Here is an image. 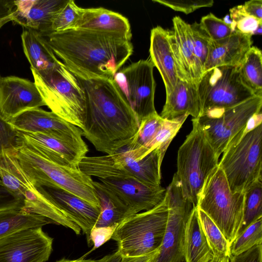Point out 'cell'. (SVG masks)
Instances as JSON below:
<instances>
[{"mask_svg":"<svg viewBox=\"0 0 262 262\" xmlns=\"http://www.w3.org/2000/svg\"><path fill=\"white\" fill-rule=\"evenodd\" d=\"M75 76L85 97L82 136L97 151L113 154L136 134L139 124L136 115L114 78Z\"/></svg>","mask_w":262,"mask_h":262,"instance_id":"obj_1","label":"cell"},{"mask_svg":"<svg viewBox=\"0 0 262 262\" xmlns=\"http://www.w3.org/2000/svg\"><path fill=\"white\" fill-rule=\"evenodd\" d=\"M56 57L75 75L114 78L133 52L130 38L83 29L42 36Z\"/></svg>","mask_w":262,"mask_h":262,"instance_id":"obj_2","label":"cell"},{"mask_svg":"<svg viewBox=\"0 0 262 262\" xmlns=\"http://www.w3.org/2000/svg\"><path fill=\"white\" fill-rule=\"evenodd\" d=\"M18 137L19 144L15 155L35 186L58 187L100 208L91 176L78 168L62 166L51 161L33 144Z\"/></svg>","mask_w":262,"mask_h":262,"instance_id":"obj_3","label":"cell"},{"mask_svg":"<svg viewBox=\"0 0 262 262\" xmlns=\"http://www.w3.org/2000/svg\"><path fill=\"white\" fill-rule=\"evenodd\" d=\"M261 121V117L254 116L244 133L223 152L219 163L233 193H244L255 182L262 180Z\"/></svg>","mask_w":262,"mask_h":262,"instance_id":"obj_4","label":"cell"},{"mask_svg":"<svg viewBox=\"0 0 262 262\" xmlns=\"http://www.w3.org/2000/svg\"><path fill=\"white\" fill-rule=\"evenodd\" d=\"M34 83L46 106L66 121L82 128L85 117L83 90L76 77L61 62L53 69L30 68Z\"/></svg>","mask_w":262,"mask_h":262,"instance_id":"obj_5","label":"cell"},{"mask_svg":"<svg viewBox=\"0 0 262 262\" xmlns=\"http://www.w3.org/2000/svg\"><path fill=\"white\" fill-rule=\"evenodd\" d=\"M168 216V199L153 208L123 220L111 239L116 242L121 257L145 256L160 249L165 233Z\"/></svg>","mask_w":262,"mask_h":262,"instance_id":"obj_6","label":"cell"},{"mask_svg":"<svg viewBox=\"0 0 262 262\" xmlns=\"http://www.w3.org/2000/svg\"><path fill=\"white\" fill-rule=\"evenodd\" d=\"M0 179L10 193L21 202L22 210L43 216L53 224L80 234L81 229L55 205L45 188L32 183L21 167L15 152L4 151L0 156Z\"/></svg>","mask_w":262,"mask_h":262,"instance_id":"obj_7","label":"cell"},{"mask_svg":"<svg viewBox=\"0 0 262 262\" xmlns=\"http://www.w3.org/2000/svg\"><path fill=\"white\" fill-rule=\"evenodd\" d=\"M193 128L180 146L175 173L184 198L197 207L199 194L208 176L218 166L219 158L195 118Z\"/></svg>","mask_w":262,"mask_h":262,"instance_id":"obj_8","label":"cell"},{"mask_svg":"<svg viewBox=\"0 0 262 262\" xmlns=\"http://www.w3.org/2000/svg\"><path fill=\"white\" fill-rule=\"evenodd\" d=\"M244 206V193L232 192L224 172L216 167L204 184L197 207L212 220L230 245L241 228Z\"/></svg>","mask_w":262,"mask_h":262,"instance_id":"obj_9","label":"cell"},{"mask_svg":"<svg viewBox=\"0 0 262 262\" xmlns=\"http://www.w3.org/2000/svg\"><path fill=\"white\" fill-rule=\"evenodd\" d=\"M262 96L235 106L209 111L195 118L219 158L230 143L242 135L250 120L261 111Z\"/></svg>","mask_w":262,"mask_h":262,"instance_id":"obj_10","label":"cell"},{"mask_svg":"<svg viewBox=\"0 0 262 262\" xmlns=\"http://www.w3.org/2000/svg\"><path fill=\"white\" fill-rule=\"evenodd\" d=\"M163 158L160 151L155 149L137 159L124 146L112 155L88 157L85 169L89 176L98 179L123 176L157 186L160 185L161 165Z\"/></svg>","mask_w":262,"mask_h":262,"instance_id":"obj_11","label":"cell"},{"mask_svg":"<svg viewBox=\"0 0 262 262\" xmlns=\"http://www.w3.org/2000/svg\"><path fill=\"white\" fill-rule=\"evenodd\" d=\"M198 90L200 116L211 110L235 106L256 96L242 81L239 67L221 66L205 72Z\"/></svg>","mask_w":262,"mask_h":262,"instance_id":"obj_12","label":"cell"},{"mask_svg":"<svg viewBox=\"0 0 262 262\" xmlns=\"http://www.w3.org/2000/svg\"><path fill=\"white\" fill-rule=\"evenodd\" d=\"M154 68L149 58L141 59L119 70L114 76L139 124L143 119L157 113L154 104L156 82Z\"/></svg>","mask_w":262,"mask_h":262,"instance_id":"obj_13","label":"cell"},{"mask_svg":"<svg viewBox=\"0 0 262 262\" xmlns=\"http://www.w3.org/2000/svg\"><path fill=\"white\" fill-rule=\"evenodd\" d=\"M168 199V216L167 226L154 262H182L183 235L186 222L192 210L196 208L183 195L181 185L174 174L166 189Z\"/></svg>","mask_w":262,"mask_h":262,"instance_id":"obj_14","label":"cell"},{"mask_svg":"<svg viewBox=\"0 0 262 262\" xmlns=\"http://www.w3.org/2000/svg\"><path fill=\"white\" fill-rule=\"evenodd\" d=\"M17 131L37 133L88 149L78 127L40 107L28 110L8 121Z\"/></svg>","mask_w":262,"mask_h":262,"instance_id":"obj_15","label":"cell"},{"mask_svg":"<svg viewBox=\"0 0 262 262\" xmlns=\"http://www.w3.org/2000/svg\"><path fill=\"white\" fill-rule=\"evenodd\" d=\"M53 242L41 227L11 234L0 239V262H46Z\"/></svg>","mask_w":262,"mask_h":262,"instance_id":"obj_16","label":"cell"},{"mask_svg":"<svg viewBox=\"0 0 262 262\" xmlns=\"http://www.w3.org/2000/svg\"><path fill=\"white\" fill-rule=\"evenodd\" d=\"M99 180L126 207L129 216L153 208L166 195V189L161 185H148L132 177L119 176Z\"/></svg>","mask_w":262,"mask_h":262,"instance_id":"obj_17","label":"cell"},{"mask_svg":"<svg viewBox=\"0 0 262 262\" xmlns=\"http://www.w3.org/2000/svg\"><path fill=\"white\" fill-rule=\"evenodd\" d=\"M46 105L34 82L15 76L0 81V114L7 121L29 110Z\"/></svg>","mask_w":262,"mask_h":262,"instance_id":"obj_18","label":"cell"},{"mask_svg":"<svg viewBox=\"0 0 262 262\" xmlns=\"http://www.w3.org/2000/svg\"><path fill=\"white\" fill-rule=\"evenodd\" d=\"M172 22L170 42L179 79L198 84L204 71L194 53L190 25L177 16Z\"/></svg>","mask_w":262,"mask_h":262,"instance_id":"obj_19","label":"cell"},{"mask_svg":"<svg viewBox=\"0 0 262 262\" xmlns=\"http://www.w3.org/2000/svg\"><path fill=\"white\" fill-rule=\"evenodd\" d=\"M69 0H16L13 22L41 36L52 32L54 19Z\"/></svg>","mask_w":262,"mask_h":262,"instance_id":"obj_20","label":"cell"},{"mask_svg":"<svg viewBox=\"0 0 262 262\" xmlns=\"http://www.w3.org/2000/svg\"><path fill=\"white\" fill-rule=\"evenodd\" d=\"M43 188L55 205L81 229L88 241L90 231L99 218L101 208L60 188Z\"/></svg>","mask_w":262,"mask_h":262,"instance_id":"obj_21","label":"cell"},{"mask_svg":"<svg viewBox=\"0 0 262 262\" xmlns=\"http://www.w3.org/2000/svg\"><path fill=\"white\" fill-rule=\"evenodd\" d=\"M17 132L20 138L33 144L51 161L62 166L78 168L89 151V149L45 134Z\"/></svg>","mask_w":262,"mask_h":262,"instance_id":"obj_22","label":"cell"},{"mask_svg":"<svg viewBox=\"0 0 262 262\" xmlns=\"http://www.w3.org/2000/svg\"><path fill=\"white\" fill-rule=\"evenodd\" d=\"M252 36L234 31L230 36L209 43L204 72L221 66L239 67L252 47Z\"/></svg>","mask_w":262,"mask_h":262,"instance_id":"obj_23","label":"cell"},{"mask_svg":"<svg viewBox=\"0 0 262 262\" xmlns=\"http://www.w3.org/2000/svg\"><path fill=\"white\" fill-rule=\"evenodd\" d=\"M171 30L157 26L151 30L149 54L151 61L164 82L166 95L179 79L170 42Z\"/></svg>","mask_w":262,"mask_h":262,"instance_id":"obj_24","label":"cell"},{"mask_svg":"<svg viewBox=\"0 0 262 262\" xmlns=\"http://www.w3.org/2000/svg\"><path fill=\"white\" fill-rule=\"evenodd\" d=\"M72 29L117 33L130 38L132 37L128 19L119 13L102 7L81 8L80 15Z\"/></svg>","mask_w":262,"mask_h":262,"instance_id":"obj_25","label":"cell"},{"mask_svg":"<svg viewBox=\"0 0 262 262\" xmlns=\"http://www.w3.org/2000/svg\"><path fill=\"white\" fill-rule=\"evenodd\" d=\"M184 115H191L193 118L200 115L198 84L178 79L174 89L166 95L160 116L165 119H172Z\"/></svg>","mask_w":262,"mask_h":262,"instance_id":"obj_26","label":"cell"},{"mask_svg":"<svg viewBox=\"0 0 262 262\" xmlns=\"http://www.w3.org/2000/svg\"><path fill=\"white\" fill-rule=\"evenodd\" d=\"M183 253L185 262H210L215 256L201 227L196 207L185 225Z\"/></svg>","mask_w":262,"mask_h":262,"instance_id":"obj_27","label":"cell"},{"mask_svg":"<svg viewBox=\"0 0 262 262\" xmlns=\"http://www.w3.org/2000/svg\"><path fill=\"white\" fill-rule=\"evenodd\" d=\"M21 38L24 52L30 68L36 71H46L54 68L61 62L45 38L37 32L24 29Z\"/></svg>","mask_w":262,"mask_h":262,"instance_id":"obj_28","label":"cell"},{"mask_svg":"<svg viewBox=\"0 0 262 262\" xmlns=\"http://www.w3.org/2000/svg\"><path fill=\"white\" fill-rule=\"evenodd\" d=\"M53 224L50 220L21 208L0 211V239L15 233Z\"/></svg>","mask_w":262,"mask_h":262,"instance_id":"obj_29","label":"cell"},{"mask_svg":"<svg viewBox=\"0 0 262 262\" xmlns=\"http://www.w3.org/2000/svg\"><path fill=\"white\" fill-rule=\"evenodd\" d=\"M93 185L100 203V213L95 227H105L119 224L129 216L126 207L100 181Z\"/></svg>","mask_w":262,"mask_h":262,"instance_id":"obj_30","label":"cell"},{"mask_svg":"<svg viewBox=\"0 0 262 262\" xmlns=\"http://www.w3.org/2000/svg\"><path fill=\"white\" fill-rule=\"evenodd\" d=\"M242 81L256 96H262V53L252 46L239 66Z\"/></svg>","mask_w":262,"mask_h":262,"instance_id":"obj_31","label":"cell"},{"mask_svg":"<svg viewBox=\"0 0 262 262\" xmlns=\"http://www.w3.org/2000/svg\"><path fill=\"white\" fill-rule=\"evenodd\" d=\"M261 217H262V180H258L253 183L244 193L243 219L237 235L251 224Z\"/></svg>","mask_w":262,"mask_h":262,"instance_id":"obj_32","label":"cell"},{"mask_svg":"<svg viewBox=\"0 0 262 262\" xmlns=\"http://www.w3.org/2000/svg\"><path fill=\"white\" fill-rule=\"evenodd\" d=\"M199 220L208 244L214 255L231 256L230 245L212 220L196 207Z\"/></svg>","mask_w":262,"mask_h":262,"instance_id":"obj_33","label":"cell"},{"mask_svg":"<svg viewBox=\"0 0 262 262\" xmlns=\"http://www.w3.org/2000/svg\"><path fill=\"white\" fill-rule=\"evenodd\" d=\"M259 244H262V217L237 235L230 245L231 255H238Z\"/></svg>","mask_w":262,"mask_h":262,"instance_id":"obj_34","label":"cell"},{"mask_svg":"<svg viewBox=\"0 0 262 262\" xmlns=\"http://www.w3.org/2000/svg\"><path fill=\"white\" fill-rule=\"evenodd\" d=\"M188 116V115H184L172 119H164L160 130L150 146L148 153L155 149H158L164 157L171 141Z\"/></svg>","mask_w":262,"mask_h":262,"instance_id":"obj_35","label":"cell"},{"mask_svg":"<svg viewBox=\"0 0 262 262\" xmlns=\"http://www.w3.org/2000/svg\"><path fill=\"white\" fill-rule=\"evenodd\" d=\"M231 27L233 31L252 36L261 34L262 20L248 14L243 5L235 6L229 10Z\"/></svg>","mask_w":262,"mask_h":262,"instance_id":"obj_36","label":"cell"},{"mask_svg":"<svg viewBox=\"0 0 262 262\" xmlns=\"http://www.w3.org/2000/svg\"><path fill=\"white\" fill-rule=\"evenodd\" d=\"M81 10V8L74 1L69 0L55 17L51 27L52 32L72 29L80 15Z\"/></svg>","mask_w":262,"mask_h":262,"instance_id":"obj_37","label":"cell"},{"mask_svg":"<svg viewBox=\"0 0 262 262\" xmlns=\"http://www.w3.org/2000/svg\"><path fill=\"white\" fill-rule=\"evenodd\" d=\"M199 24L211 40L224 39L234 32L230 25L212 13L203 16Z\"/></svg>","mask_w":262,"mask_h":262,"instance_id":"obj_38","label":"cell"},{"mask_svg":"<svg viewBox=\"0 0 262 262\" xmlns=\"http://www.w3.org/2000/svg\"><path fill=\"white\" fill-rule=\"evenodd\" d=\"M190 27L194 53L204 73L210 39L199 23L194 22Z\"/></svg>","mask_w":262,"mask_h":262,"instance_id":"obj_39","label":"cell"},{"mask_svg":"<svg viewBox=\"0 0 262 262\" xmlns=\"http://www.w3.org/2000/svg\"><path fill=\"white\" fill-rule=\"evenodd\" d=\"M18 144L17 130L0 114V156L4 151L15 152Z\"/></svg>","mask_w":262,"mask_h":262,"instance_id":"obj_40","label":"cell"},{"mask_svg":"<svg viewBox=\"0 0 262 262\" xmlns=\"http://www.w3.org/2000/svg\"><path fill=\"white\" fill-rule=\"evenodd\" d=\"M152 2L160 3L175 11H180L186 14L193 12L195 10L202 7H211L214 3L213 0H153Z\"/></svg>","mask_w":262,"mask_h":262,"instance_id":"obj_41","label":"cell"},{"mask_svg":"<svg viewBox=\"0 0 262 262\" xmlns=\"http://www.w3.org/2000/svg\"><path fill=\"white\" fill-rule=\"evenodd\" d=\"M119 224L105 227L94 226L91 230L88 243L89 245L92 243L93 247L89 252L82 256L80 258L84 259L86 256L93 251L102 246L110 239Z\"/></svg>","mask_w":262,"mask_h":262,"instance_id":"obj_42","label":"cell"},{"mask_svg":"<svg viewBox=\"0 0 262 262\" xmlns=\"http://www.w3.org/2000/svg\"><path fill=\"white\" fill-rule=\"evenodd\" d=\"M229 262H262V244L256 245L238 255H231Z\"/></svg>","mask_w":262,"mask_h":262,"instance_id":"obj_43","label":"cell"},{"mask_svg":"<svg viewBox=\"0 0 262 262\" xmlns=\"http://www.w3.org/2000/svg\"><path fill=\"white\" fill-rule=\"evenodd\" d=\"M22 208L21 202L10 193L0 179V211Z\"/></svg>","mask_w":262,"mask_h":262,"instance_id":"obj_44","label":"cell"},{"mask_svg":"<svg viewBox=\"0 0 262 262\" xmlns=\"http://www.w3.org/2000/svg\"><path fill=\"white\" fill-rule=\"evenodd\" d=\"M15 9L14 1L0 0V29L7 23L13 21Z\"/></svg>","mask_w":262,"mask_h":262,"instance_id":"obj_45","label":"cell"},{"mask_svg":"<svg viewBox=\"0 0 262 262\" xmlns=\"http://www.w3.org/2000/svg\"><path fill=\"white\" fill-rule=\"evenodd\" d=\"M243 6L248 14L262 20L261 0H251L245 2Z\"/></svg>","mask_w":262,"mask_h":262,"instance_id":"obj_46","label":"cell"},{"mask_svg":"<svg viewBox=\"0 0 262 262\" xmlns=\"http://www.w3.org/2000/svg\"><path fill=\"white\" fill-rule=\"evenodd\" d=\"M159 252L160 249L145 256L132 257H121V262H154Z\"/></svg>","mask_w":262,"mask_h":262,"instance_id":"obj_47","label":"cell"},{"mask_svg":"<svg viewBox=\"0 0 262 262\" xmlns=\"http://www.w3.org/2000/svg\"><path fill=\"white\" fill-rule=\"evenodd\" d=\"M121 256L119 252L116 251L114 253L107 255L100 259L98 260V262H121Z\"/></svg>","mask_w":262,"mask_h":262,"instance_id":"obj_48","label":"cell"},{"mask_svg":"<svg viewBox=\"0 0 262 262\" xmlns=\"http://www.w3.org/2000/svg\"><path fill=\"white\" fill-rule=\"evenodd\" d=\"M56 262H98V260H94V259H82L81 258H79L77 259L74 260H70L66 258H62L60 260H58L56 261Z\"/></svg>","mask_w":262,"mask_h":262,"instance_id":"obj_49","label":"cell"},{"mask_svg":"<svg viewBox=\"0 0 262 262\" xmlns=\"http://www.w3.org/2000/svg\"><path fill=\"white\" fill-rule=\"evenodd\" d=\"M210 262H229V258L224 256L215 255Z\"/></svg>","mask_w":262,"mask_h":262,"instance_id":"obj_50","label":"cell"},{"mask_svg":"<svg viewBox=\"0 0 262 262\" xmlns=\"http://www.w3.org/2000/svg\"><path fill=\"white\" fill-rule=\"evenodd\" d=\"M2 76L1 75V74H0V81H1V79H2Z\"/></svg>","mask_w":262,"mask_h":262,"instance_id":"obj_51","label":"cell"},{"mask_svg":"<svg viewBox=\"0 0 262 262\" xmlns=\"http://www.w3.org/2000/svg\"><path fill=\"white\" fill-rule=\"evenodd\" d=\"M182 262H185V261H182Z\"/></svg>","mask_w":262,"mask_h":262,"instance_id":"obj_52","label":"cell"}]
</instances>
